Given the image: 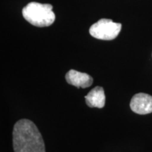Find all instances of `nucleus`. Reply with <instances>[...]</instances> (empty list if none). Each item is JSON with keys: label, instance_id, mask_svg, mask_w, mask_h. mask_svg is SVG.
<instances>
[{"label": "nucleus", "instance_id": "nucleus-1", "mask_svg": "<svg viewBox=\"0 0 152 152\" xmlns=\"http://www.w3.org/2000/svg\"><path fill=\"white\" fill-rule=\"evenodd\" d=\"M13 146L14 152H46L42 136L28 119L19 120L14 125Z\"/></svg>", "mask_w": 152, "mask_h": 152}, {"label": "nucleus", "instance_id": "nucleus-2", "mask_svg": "<svg viewBox=\"0 0 152 152\" xmlns=\"http://www.w3.org/2000/svg\"><path fill=\"white\" fill-rule=\"evenodd\" d=\"M22 14L28 23L39 28L48 27L55 20L52 5L49 4L30 2L23 9Z\"/></svg>", "mask_w": 152, "mask_h": 152}, {"label": "nucleus", "instance_id": "nucleus-5", "mask_svg": "<svg viewBox=\"0 0 152 152\" xmlns=\"http://www.w3.org/2000/svg\"><path fill=\"white\" fill-rule=\"evenodd\" d=\"M65 77L68 84L78 88H87L93 83V78L90 75L73 69L67 72Z\"/></svg>", "mask_w": 152, "mask_h": 152}, {"label": "nucleus", "instance_id": "nucleus-3", "mask_svg": "<svg viewBox=\"0 0 152 152\" xmlns=\"http://www.w3.org/2000/svg\"><path fill=\"white\" fill-rule=\"evenodd\" d=\"M122 25L111 19L102 18L90 28V34L93 37L102 40H112L117 37L121 30Z\"/></svg>", "mask_w": 152, "mask_h": 152}, {"label": "nucleus", "instance_id": "nucleus-4", "mask_svg": "<svg viewBox=\"0 0 152 152\" xmlns=\"http://www.w3.org/2000/svg\"><path fill=\"white\" fill-rule=\"evenodd\" d=\"M130 109L140 115L152 113V96L145 93H138L131 99Z\"/></svg>", "mask_w": 152, "mask_h": 152}, {"label": "nucleus", "instance_id": "nucleus-6", "mask_svg": "<svg viewBox=\"0 0 152 152\" xmlns=\"http://www.w3.org/2000/svg\"><path fill=\"white\" fill-rule=\"evenodd\" d=\"M86 104L90 108L102 109L105 106L106 96L103 87L97 86L85 96Z\"/></svg>", "mask_w": 152, "mask_h": 152}]
</instances>
